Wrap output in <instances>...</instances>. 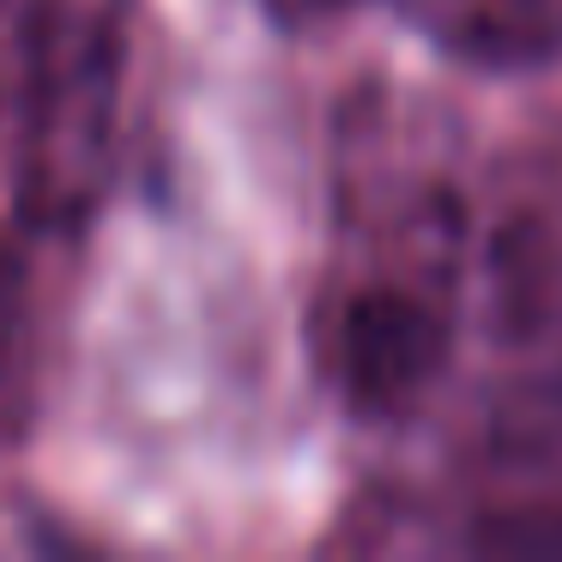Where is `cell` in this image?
I'll return each instance as SVG.
<instances>
[{
  "instance_id": "cell-2",
  "label": "cell",
  "mask_w": 562,
  "mask_h": 562,
  "mask_svg": "<svg viewBox=\"0 0 562 562\" xmlns=\"http://www.w3.org/2000/svg\"><path fill=\"white\" fill-rule=\"evenodd\" d=\"M448 327L429 303H417L400 284H369L339 315V375L357 412L393 417L424 400V387L441 375Z\"/></svg>"
},
{
  "instance_id": "cell-4",
  "label": "cell",
  "mask_w": 562,
  "mask_h": 562,
  "mask_svg": "<svg viewBox=\"0 0 562 562\" xmlns=\"http://www.w3.org/2000/svg\"><path fill=\"white\" fill-rule=\"evenodd\" d=\"M25 308L13 296V279L0 272V412H13L19 405V339H25Z\"/></svg>"
},
{
  "instance_id": "cell-3",
  "label": "cell",
  "mask_w": 562,
  "mask_h": 562,
  "mask_svg": "<svg viewBox=\"0 0 562 562\" xmlns=\"http://www.w3.org/2000/svg\"><path fill=\"white\" fill-rule=\"evenodd\" d=\"M441 55L484 74H532L562 55V0H387Z\"/></svg>"
},
{
  "instance_id": "cell-1",
  "label": "cell",
  "mask_w": 562,
  "mask_h": 562,
  "mask_svg": "<svg viewBox=\"0 0 562 562\" xmlns=\"http://www.w3.org/2000/svg\"><path fill=\"white\" fill-rule=\"evenodd\" d=\"M122 98V0H37L25 37L19 212L31 231H79L110 176Z\"/></svg>"
}]
</instances>
